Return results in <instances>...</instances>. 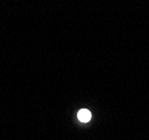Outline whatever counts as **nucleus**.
<instances>
[{"instance_id": "1", "label": "nucleus", "mask_w": 149, "mask_h": 140, "mask_svg": "<svg viewBox=\"0 0 149 140\" xmlns=\"http://www.w3.org/2000/svg\"><path fill=\"white\" fill-rule=\"evenodd\" d=\"M77 118H79L80 121H82V122H88V121H90V119H91V112L89 110H86V109L80 110L79 113H77Z\"/></svg>"}]
</instances>
